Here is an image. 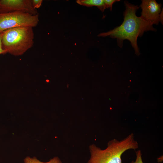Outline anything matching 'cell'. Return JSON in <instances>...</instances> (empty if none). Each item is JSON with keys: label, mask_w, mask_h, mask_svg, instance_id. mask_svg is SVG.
Wrapping results in <instances>:
<instances>
[{"label": "cell", "mask_w": 163, "mask_h": 163, "mask_svg": "<svg viewBox=\"0 0 163 163\" xmlns=\"http://www.w3.org/2000/svg\"><path fill=\"white\" fill-rule=\"evenodd\" d=\"M24 163H62L61 161L57 157H54L47 162H43L38 160L36 157L33 158L26 157L24 159Z\"/></svg>", "instance_id": "obj_8"}, {"label": "cell", "mask_w": 163, "mask_h": 163, "mask_svg": "<svg viewBox=\"0 0 163 163\" xmlns=\"http://www.w3.org/2000/svg\"><path fill=\"white\" fill-rule=\"evenodd\" d=\"M161 5L155 0H143L140 6L142 9L141 17L153 24L157 25L160 21L163 23V11Z\"/></svg>", "instance_id": "obj_5"}, {"label": "cell", "mask_w": 163, "mask_h": 163, "mask_svg": "<svg viewBox=\"0 0 163 163\" xmlns=\"http://www.w3.org/2000/svg\"><path fill=\"white\" fill-rule=\"evenodd\" d=\"M14 11L38 14L37 9L32 6L31 0H0V13Z\"/></svg>", "instance_id": "obj_6"}, {"label": "cell", "mask_w": 163, "mask_h": 163, "mask_svg": "<svg viewBox=\"0 0 163 163\" xmlns=\"http://www.w3.org/2000/svg\"><path fill=\"white\" fill-rule=\"evenodd\" d=\"M34 38L32 27H20L8 29L3 31L2 47L6 53L15 56H21L33 46Z\"/></svg>", "instance_id": "obj_3"}, {"label": "cell", "mask_w": 163, "mask_h": 163, "mask_svg": "<svg viewBox=\"0 0 163 163\" xmlns=\"http://www.w3.org/2000/svg\"><path fill=\"white\" fill-rule=\"evenodd\" d=\"M3 34V31L0 32V54H5L6 53V51L4 50L2 46V39Z\"/></svg>", "instance_id": "obj_12"}, {"label": "cell", "mask_w": 163, "mask_h": 163, "mask_svg": "<svg viewBox=\"0 0 163 163\" xmlns=\"http://www.w3.org/2000/svg\"><path fill=\"white\" fill-rule=\"evenodd\" d=\"M106 8H110V10L112 9V5L115 2H119V0H103Z\"/></svg>", "instance_id": "obj_10"}, {"label": "cell", "mask_w": 163, "mask_h": 163, "mask_svg": "<svg viewBox=\"0 0 163 163\" xmlns=\"http://www.w3.org/2000/svg\"><path fill=\"white\" fill-rule=\"evenodd\" d=\"M39 21L38 14L21 11L0 13V32L15 27H33L37 25Z\"/></svg>", "instance_id": "obj_4"}, {"label": "cell", "mask_w": 163, "mask_h": 163, "mask_svg": "<svg viewBox=\"0 0 163 163\" xmlns=\"http://www.w3.org/2000/svg\"><path fill=\"white\" fill-rule=\"evenodd\" d=\"M138 147L133 133L120 141L116 139L110 141L104 149L91 145L89 146L91 156L88 163H122V154L127 150H135Z\"/></svg>", "instance_id": "obj_2"}, {"label": "cell", "mask_w": 163, "mask_h": 163, "mask_svg": "<svg viewBox=\"0 0 163 163\" xmlns=\"http://www.w3.org/2000/svg\"><path fill=\"white\" fill-rule=\"evenodd\" d=\"M136 158L135 161H132L131 163H143L142 160V154L140 150H138L136 152Z\"/></svg>", "instance_id": "obj_9"}, {"label": "cell", "mask_w": 163, "mask_h": 163, "mask_svg": "<svg viewBox=\"0 0 163 163\" xmlns=\"http://www.w3.org/2000/svg\"><path fill=\"white\" fill-rule=\"evenodd\" d=\"M32 5L33 8L35 9L38 8L41 6L43 0H31Z\"/></svg>", "instance_id": "obj_11"}, {"label": "cell", "mask_w": 163, "mask_h": 163, "mask_svg": "<svg viewBox=\"0 0 163 163\" xmlns=\"http://www.w3.org/2000/svg\"><path fill=\"white\" fill-rule=\"evenodd\" d=\"M76 2L80 5L87 6H97L102 11L106 8L103 0H78Z\"/></svg>", "instance_id": "obj_7"}, {"label": "cell", "mask_w": 163, "mask_h": 163, "mask_svg": "<svg viewBox=\"0 0 163 163\" xmlns=\"http://www.w3.org/2000/svg\"><path fill=\"white\" fill-rule=\"evenodd\" d=\"M125 10L124 12V20L120 26L106 33L100 34L99 37L110 36L116 38L118 45L120 47L123 46L124 40H128L134 48L135 53L139 54L137 44L138 37L142 36L145 32L151 30L155 31L153 24L147 21L141 16L137 17L136 12L139 7L130 3L127 1L124 2Z\"/></svg>", "instance_id": "obj_1"}]
</instances>
